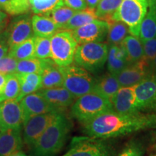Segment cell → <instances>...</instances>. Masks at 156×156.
Here are the masks:
<instances>
[{"instance_id": "cell-1", "label": "cell", "mask_w": 156, "mask_h": 156, "mask_svg": "<svg viewBox=\"0 0 156 156\" xmlns=\"http://www.w3.org/2000/svg\"><path fill=\"white\" fill-rule=\"evenodd\" d=\"M82 126L87 136L106 140L156 127V114H120L112 111L83 123Z\"/></svg>"}, {"instance_id": "cell-2", "label": "cell", "mask_w": 156, "mask_h": 156, "mask_svg": "<svg viewBox=\"0 0 156 156\" xmlns=\"http://www.w3.org/2000/svg\"><path fill=\"white\" fill-rule=\"evenodd\" d=\"M72 124L64 113H59L32 146L36 156H54L62 149L69 135Z\"/></svg>"}, {"instance_id": "cell-3", "label": "cell", "mask_w": 156, "mask_h": 156, "mask_svg": "<svg viewBox=\"0 0 156 156\" xmlns=\"http://www.w3.org/2000/svg\"><path fill=\"white\" fill-rule=\"evenodd\" d=\"M114 111L112 101L98 93L90 92L77 98L71 106V116L81 124L104 113Z\"/></svg>"}, {"instance_id": "cell-4", "label": "cell", "mask_w": 156, "mask_h": 156, "mask_svg": "<svg viewBox=\"0 0 156 156\" xmlns=\"http://www.w3.org/2000/svg\"><path fill=\"white\" fill-rule=\"evenodd\" d=\"M148 1L122 0L109 22L120 21L124 23L127 25L129 33L139 38L140 26L148 10Z\"/></svg>"}, {"instance_id": "cell-5", "label": "cell", "mask_w": 156, "mask_h": 156, "mask_svg": "<svg viewBox=\"0 0 156 156\" xmlns=\"http://www.w3.org/2000/svg\"><path fill=\"white\" fill-rule=\"evenodd\" d=\"M108 54V46L106 43H87L77 46L74 62L88 72L96 73L106 63Z\"/></svg>"}, {"instance_id": "cell-6", "label": "cell", "mask_w": 156, "mask_h": 156, "mask_svg": "<svg viewBox=\"0 0 156 156\" xmlns=\"http://www.w3.org/2000/svg\"><path fill=\"white\" fill-rule=\"evenodd\" d=\"M64 74V85L67 90L73 94L75 98L93 92L96 78L87 70L77 64H70L62 67Z\"/></svg>"}, {"instance_id": "cell-7", "label": "cell", "mask_w": 156, "mask_h": 156, "mask_svg": "<svg viewBox=\"0 0 156 156\" xmlns=\"http://www.w3.org/2000/svg\"><path fill=\"white\" fill-rule=\"evenodd\" d=\"M77 43L72 30H61L51 38V59L59 67H67L74 61Z\"/></svg>"}, {"instance_id": "cell-8", "label": "cell", "mask_w": 156, "mask_h": 156, "mask_svg": "<svg viewBox=\"0 0 156 156\" xmlns=\"http://www.w3.org/2000/svg\"><path fill=\"white\" fill-rule=\"evenodd\" d=\"M111 149L104 139L89 136H75L63 156H110Z\"/></svg>"}, {"instance_id": "cell-9", "label": "cell", "mask_w": 156, "mask_h": 156, "mask_svg": "<svg viewBox=\"0 0 156 156\" xmlns=\"http://www.w3.org/2000/svg\"><path fill=\"white\" fill-rule=\"evenodd\" d=\"M59 113L54 112L35 115L25 119L22 129L23 142L32 147Z\"/></svg>"}, {"instance_id": "cell-10", "label": "cell", "mask_w": 156, "mask_h": 156, "mask_svg": "<svg viewBox=\"0 0 156 156\" xmlns=\"http://www.w3.org/2000/svg\"><path fill=\"white\" fill-rule=\"evenodd\" d=\"M134 87L137 112L156 114V76L150 75Z\"/></svg>"}, {"instance_id": "cell-11", "label": "cell", "mask_w": 156, "mask_h": 156, "mask_svg": "<svg viewBox=\"0 0 156 156\" xmlns=\"http://www.w3.org/2000/svg\"><path fill=\"white\" fill-rule=\"evenodd\" d=\"M108 30V23L97 19L72 32L77 44L81 45L91 42H103L107 38Z\"/></svg>"}, {"instance_id": "cell-12", "label": "cell", "mask_w": 156, "mask_h": 156, "mask_svg": "<svg viewBox=\"0 0 156 156\" xmlns=\"http://www.w3.org/2000/svg\"><path fill=\"white\" fill-rule=\"evenodd\" d=\"M23 121L22 108L16 98L0 103V131L22 128Z\"/></svg>"}, {"instance_id": "cell-13", "label": "cell", "mask_w": 156, "mask_h": 156, "mask_svg": "<svg viewBox=\"0 0 156 156\" xmlns=\"http://www.w3.org/2000/svg\"><path fill=\"white\" fill-rule=\"evenodd\" d=\"M9 48L34 37L32 27V17L24 14L17 17L6 30Z\"/></svg>"}, {"instance_id": "cell-14", "label": "cell", "mask_w": 156, "mask_h": 156, "mask_svg": "<svg viewBox=\"0 0 156 156\" xmlns=\"http://www.w3.org/2000/svg\"><path fill=\"white\" fill-rule=\"evenodd\" d=\"M151 75L150 65L144 59L130 64L116 75L121 87H134Z\"/></svg>"}, {"instance_id": "cell-15", "label": "cell", "mask_w": 156, "mask_h": 156, "mask_svg": "<svg viewBox=\"0 0 156 156\" xmlns=\"http://www.w3.org/2000/svg\"><path fill=\"white\" fill-rule=\"evenodd\" d=\"M38 93L58 112L64 113V111L73 106L76 100L75 97L64 87L40 89Z\"/></svg>"}, {"instance_id": "cell-16", "label": "cell", "mask_w": 156, "mask_h": 156, "mask_svg": "<svg viewBox=\"0 0 156 156\" xmlns=\"http://www.w3.org/2000/svg\"><path fill=\"white\" fill-rule=\"evenodd\" d=\"M20 101L24 120L35 115L56 112L51 105L38 92L25 95Z\"/></svg>"}, {"instance_id": "cell-17", "label": "cell", "mask_w": 156, "mask_h": 156, "mask_svg": "<svg viewBox=\"0 0 156 156\" xmlns=\"http://www.w3.org/2000/svg\"><path fill=\"white\" fill-rule=\"evenodd\" d=\"M114 112L120 114L138 113L134 87H121L112 101Z\"/></svg>"}, {"instance_id": "cell-18", "label": "cell", "mask_w": 156, "mask_h": 156, "mask_svg": "<svg viewBox=\"0 0 156 156\" xmlns=\"http://www.w3.org/2000/svg\"><path fill=\"white\" fill-rule=\"evenodd\" d=\"M64 74L62 67L57 65L51 58H45V64L41 73V89L63 87Z\"/></svg>"}, {"instance_id": "cell-19", "label": "cell", "mask_w": 156, "mask_h": 156, "mask_svg": "<svg viewBox=\"0 0 156 156\" xmlns=\"http://www.w3.org/2000/svg\"><path fill=\"white\" fill-rule=\"evenodd\" d=\"M22 128L0 131V156H11L23 147Z\"/></svg>"}, {"instance_id": "cell-20", "label": "cell", "mask_w": 156, "mask_h": 156, "mask_svg": "<svg viewBox=\"0 0 156 156\" xmlns=\"http://www.w3.org/2000/svg\"><path fill=\"white\" fill-rule=\"evenodd\" d=\"M130 63L124 46L120 45H111L107 58V68L108 73L116 76Z\"/></svg>"}, {"instance_id": "cell-21", "label": "cell", "mask_w": 156, "mask_h": 156, "mask_svg": "<svg viewBox=\"0 0 156 156\" xmlns=\"http://www.w3.org/2000/svg\"><path fill=\"white\" fill-rule=\"evenodd\" d=\"M120 87L116 76L108 73L97 78L93 92L98 93L112 101Z\"/></svg>"}, {"instance_id": "cell-22", "label": "cell", "mask_w": 156, "mask_h": 156, "mask_svg": "<svg viewBox=\"0 0 156 156\" xmlns=\"http://www.w3.org/2000/svg\"><path fill=\"white\" fill-rule=\"evenodd\" d=\"M32 27L35 36L51 38L61 30L49 16L35 15L32 17Z\"/></svg>"}, {"instance_id": "cell-23", "label": "cell", "mask_w": 156, "mask_h": 156, "mask_svg": "<svg viewBox=\"0 0 156 156\" xmlns=\"http://www.w3.org/2000/svg\"><path fill=\"white\" fill-rule=\"evenodd\" d=\"M17 74V73H16ZM20 83V93L17 98V101H20L25 95L35 93L41 89V74H17Z\"/></svg>"}, {"instance_id": "cell-24", "label": "cell", "mask_w": 156, "mask_h": 156, "mask_svg": "<svg viewBox=\"0 0 156 156\" xmlns=\"http://www.w3.org/2000/svg\"><path fill=\"white\" fill-rule=\"evenodd\" d=\"M125 48L130 64H134L143 59L144 50L142 42L136 37L128 35L122 43Z\"/></svg>"}, {"instance_id": "cell-25", "label": "cell", "mask_w": 156, "mask_h": 156, "mask_svg": "<svg viewBox=\"0 0 156 156\" xmlns=\"http://www.w3.org/2000/svg\"><path fill=\"white\" fill-rule=\"evenodd\" d=\"M35 54V36L28 40L9 48L7 55L15 58L17 61L28 59L34 57Z\"/></svg>"}, {"instance_id": "cell-26", "label": "cell", "mask_w": 156, "mask_h": 156, "mask_svg": "<svg viewBox=\"0 0 156 156\" xmlns=\"http://www.w3.org/2000/svg\"><path fill=\"white\" fill-rule=\"evenodd\" d=\"M97 19L95 9L87 7L83 10L77 11L64 25L62 30H74Z\"/></svg>"}, {"instance_id": "cell-27", "label": "cell", "mask_w": 156, "mask_h": 156, "mask_svg": "<svg viewBox=\"0 0 156 156\" xmlns=\"http://www.w3.org/2000/svg\"><path fill=\"white\" fill-rule=\"evenodd\" d=\"M108 30L107 34V41L110 45L122 44L124 38L128 36L127 25L120 21H111L108 23Z\"/></svg>"}, {"instance_id": "cell-28", "label": "cell", "mask_w": 156, "mask_h": 156, "mask_svg": "<svg viewBox=\"0 0 156 156\" xmlns=\"http://www.w3.org/2000/svg\"><path fill=\"white\" fill-rule=\"evenodd\" d=\"M0 8L10 15L27 14L30 8L29 0H0Z\"/></svg>"}, {"instance_id": "cell-29", "label": "cell", "mask_w": 156, "mask_h": 156, "mask_svg": "<svg viewBox=\"0 0 156 156\" xmlns=\"http://www.w3.org/2000/svg\"><path fill=\"white\" fill-rule=\"evenodd\" d=\"M122 2V0H101L95 9L98 19L108 23Z\"/></svg>"}, {"instance_id": "cell-30", "label": "cell", "mask_w": 156, "mask_h": 156, "mask_svg": "<svg viewBox=\"0 0 156 156\" xmlns=\"http://www.w3.org/2000/svg\"><path fill=\"white\" fill-rule=\"evenodd\" d=\"M30 9L36 15L49 16L56 7L64 5L63 0H29Z\"/></svg>"}, {"instance_id": "cell-31", "label": "cell", "mask_w": 156, "mask_h": 156, "mask_svg": "<svg viewBox=\"0 0 156 156\" xmlns=\"http://www.w3.org/2000/svg\"><path fill=\"white\" fill-rule=\"evenodd\" d=\"M20 93V83L16 73L7 75L3 93L0 95V103L9 99H15Z\"/></svg>"}, {"instance_id": "cell-32", "label": "cell", "mask_w": 156, "mask_h": 156, "mask_svg": "<svg viewBox=\"0 0 156 156\" xmlns=\"http://www.w3.org/2000/svg\"><path fill=\"white\" fill-rule=\"evenodd\" d=\"M45 64V59L32 58L18 61L17 65V74L36 73L41 75Z\"/></svg>"}, {"instance_id": "cell-33", "label": "cell", "mask_w": 156, "mask_h": 156, "mask_svg": "<svg viewBox=\"0 0 156 156\" xmlns=\"http://www.w3.org/2000/svg\"><path fill=\"white\" fill-rule=\"evenodd\" d=\"M77 12L64 5L54 9L50 13L49 16H51V18L53 20L58 28L62 30L64 25L67 24L68 21Z\"/></svg>"}, {"instance_id": "cell-34", "label": "cell", "mask_w": 156, "mask_h": 156, "mask_svg": "<svg viewBox=\"0 0 156 156\" xmlns=\"http://www.w3.org/2000/svg\"><path fill=\"white\" fill-rule=\"evenodd\" d=\"M34 57L41 59L51 58V38L35 36Z\"/></svg>"}, {"instance_id": "cell-35", "label": "cell", "mask_w": 156, "mask_h": 156, "mask_svg": "<svg viewBox=\"0 0 156 156\" xmlns=\"http://www.w3.org/2000/svg\"><path fill=\"white\" fill-rule=\"evenodd\" d=\"M18 61L9 55L0 59V73L4 75H11L16 73L17 65Z\"/></svg>"}, {"instance_id": "cell-36", "label": "cell", "mask_w": 156, "mask_h": 156, "mask_svg": "<svg viewBox=\"0 0 156 156\" xmlns=\"http://www.w3.org/2000/svg\"><path fill=\"white\" fill-rule=\"evenodd\" d=\"M144 50L143 59L151 65L156 56V37L142 43Z\"/></svg>"}, {"instance_id": "cell-37", "label": "cell", "mask_w": 156, "mask_h": 156, "mask_svg": "<svg viewBox=\"0 0 156 156\" xmlns=\"http://www.w3.org/2000/svg\"><path fill=\"white\" fill-rule=\"evenodd\" d=\"M145 151L139 142H131L125 146L118 156H144Z\"/></svg>"}, {"instance_id": "cell-38", "label": "cell", "mask_w": 156, "mask_h": 156, "mask_svg": "<svg viewBox=\"0 0 156 156\" xmlns=\"http://www.w3.org/2000/svg\"><path fill=\"white\" fill-rule=\"evenodd\" d=\"M8 37H7V31L4 30L0 34V59L8 54L9 51Z\"/></svg>"}, {"instance_id": "cell-39", "label": "cell", "mask_w": 156, "mask_h": 156, "mask_svg": "<svg viewBox=\"0 0 156 156\" xmlns=\"http://www.w3.org/2000/svg\"><path fill=\"white\" fill-rule=\"evenodd\" d=\"M64 5L76 11H81L87 8L85 0H63Z\"/></svg>"}, {"instance_id": "cell-40", "label": "cell", "mask_w": 156, "mask_h": 156, "mask_svg": "<svg viewBox=\"0 0 156 156\" xmlns=\"http://www.w3.org/2000/svg\"><path fill=\"white\" fill-rule=\"evenodd\" d=\"M8 23V17L6 13L0 10V34L2 33Z\"/></svg>"}, {"instance_id": "cell-41", "label": "cell", "mask_w": 156, "mask_h": 156, "mask_svg": "<svg viewBox=\"0 0 156 156\" xmlns=\"http://www.w3.org/2000/svg\"><path fill=\"white\" fill-rule=\"evenodd\" d=\"M147 13L156 20V0H149L148 1Z\"/></svg>"}, {"instance_id": "cell-42", "label": "cell", "mask_w": 156, "mask_h": 156, "mask_svg": "<svg viewBox=\"0 0 156 156\" xmlns=\"http://www.w3.org/2000/svg\"><path fill=\"white\" fill-rule=\"evenodd\" d=\"M7 75L0 73V95H2V93H3L6 81H7Z\"/></svg>"}, {"instance_id": "cell-43", "label": "cell", "mask_w": 156, "mask_h": 156, "mask_svg": "<svg viewBox=\"0 0 156 156\" xmlns=\"http://www.w3.org/2000/svg\"><path fill=\"white\" fill-rule=\"evenodd\" d=\"M100 1L101 0H85V2H86L87 8L95 9Z\"/></svg>"}, {"instance_id": "cell-44", "label": "cell", "mask_w": 156, "mask_h": 156, "mask_svg": "<svg viewBox=\"0 0 156 156\" xmlns=\"http://www.w3.org/2000/svg\"><path fill=\"white\" fill-rule=\"evenodd\" d=\"M150 69H151V75L156 76V56L150 65Z\"/></svg>"}, {"instance_id": "cell-45", "label": "cell", "mask_w": 156, "mask_h": 156, "mask_svg": "<svg viewBox=\"0 0 156 156\" xmlns=\"http://www.w3.org/2000/svg\"><path fill=\"white\" fill-rule=\"evenodd\" d=\"M11 156H30V155H26V154H25V153H23V152L19 151L15 152V153H13Z\"/></svg>"}, {"instance_id": "cell-46", "label": "cell", "mask_w": 156, "mask_h": 156, "mask_svg": "<svg viewBox=\"0 0 156 156\" xmlns=\"http://www.w3.org/2000/svg\"><path fill=\"white\" fill-rule=\"evenodd\" d=\"M150 156H156V152H155V153H153V154H151V155H150Z\"/></svg>"}, {"instance_id": "cell-47", "label": "cell", "mask_w": 156, "mask_h": 156, "mask_svg": "<svg viewBox=\"0 0 156 156\" xmlns=\"http://www.w3.org/2000/svg\"><path fill=\"white\" fill-rule=\"evenodd\" d=\"M155 139H156V135H155Z\"/></svg>"}]
</instances>
